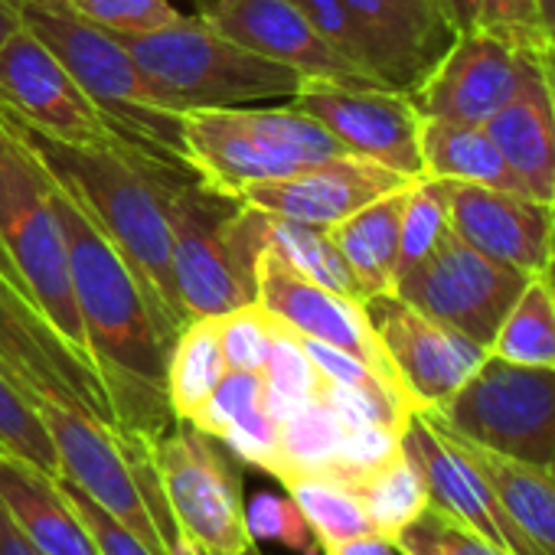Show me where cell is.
<instances>
[{"label": "cell", "instance_id": "f1b7e54d", "mask_svg": "<svg viewBox=\"0 0 555 555\" xmlns=\"http://www.w3.org/2000/svg\"><path fill=\"white\" fill-rule=\"evenodd\" d=\"M347 487H350V490L357 493V500L363 503V509H366L373 529H376L379 535H386L389 542H392L405 526H412V522L428 509V503H431L428 487H425V480H422L415 461L405 454V448H402L396 457H389L386 464L373 467L370 474L350 480Z\"/></svg>", "mask_w": 555, "mask_h": 555}, {"label": "cell", "instance_id": "484cf974", "mask_svg": "<svg viewBox=\"0 0 555 555\" xmlns=\"http://www.w3.org/2000/svg\"><path fill=\"white\" fill-rule=\"evenodd\" d=\"M422 167L425 177L435 180L522 193L519 180L506 167L500 147L483 125L422 118Z\"/></svg>", "mask_w": 555, "mask_h": 555}, {"label": "cell", "instance_id": "9a60e30c", "mask_svg": "<svg viewBox=\"0 0 555 555\" xmlns=\"http://www.w3.org/2000/svg\"><path fill=\"white\" fill-rule=\"evenodd\" d=\"M383 353L415 412L448 402L487 360V347L386 292L363 301Z\"/></svg>", "mask_w": 555, "mask_h": 555}, {"label": "cell", "instance_id": "ffe728a7", "mask_svg": "<svg viewBox=\"0 0 555 555\" xmlns=\"http://www.w3.org/2000/svg\"><path fill=\"white\" fill-rule=\"evenodd\" d=\"M448 225L467 245L516 271L542 274L552 264L555 209L526 193L448 183Z\"/></svg>", "mask_w": 555, "mask_h": 555}, {"label": "cell", "instance_id": "8fae6325", "mask_svg": "<svg viewBox=\"0 0 555 555\" xmlns=\"http://www.w3.org/2000/svg\"><path fill=\"white\" fill-rule=\"evenodd\" d=\"M526 282V271L487 258L448 225L418 261L399 271L392 295L490 353V344Z\"/></svg>", "mask_w": 555, "mask_h": 555}, {"label": "cell", "instance_id": "d590c367", "mask_svg": "<svg viewBox=\"0 0 555 555\" xmlns=\"http://www.w3.org/2000/svg\"><path fill=\"white\" fill-rule=\"evenodd\" d=\"M454 34L490 30L522 43H545L532 0H441Z\"/></svg>", "mask_w": 555, "mask_h": 555}, {"label": "cell", "instance_id": "8992f818", "mask_svg": "<svg viewBox=\"0 0 555 555\" xmlns=\"http://www.w3.org/2000/svg\"><path fill=\"white\" fill-rule=\"evenodd\" d=\"M115 37L151 79L160 102L177 115L292 99L301 86L295 69L225 40L196 14H180L173 24L151 34Z\"/></svg>", "mask_w": 555, "mask_h": 555}, {"label": "cell", "instance_id": "d4e9b609", "mask_svg": "<svg viewBox=\"0 0 555 555\" xmlns=\"http://www.w3.org/2000/svg\"><path fill=\"white\" fill-rule=\"evenodd\" d=\"M457 441L467 448V454L487 477L490 490L516 522V529L529 539V545L539 555H555V477L548 474V467L493 454L464 438Z\"/></svg>", "mask_w": 555, "mask_h": 555}, {"label": "cell", "instance_id": "83f0119b", "mask_svg": "<svg viewBox=\"0 0 555 555\" xmlns=\"http://www.w3.org/2000/svg\"><path fill=\"white\" fill-rule=\"evenodd\" d=\"M490 353L519 366L555 370V285L545 271L529 274L490 344Z\"/></svg>", "mask_w": 555, "mask_h": 555}, {"label": "cell", "instance_id": "836d02e7", "mask_svg": "<svg viewBox=\"0 0 555 555\" xmlns=\"http://www.w3.org/2000/svg\"><path fill=\"white\" fill-rule=\"evenodd\" d=\"M0 444L4 451L37 464L47 474H60V457L53 438L27 392H21L4 373H0Z\"/></svg>", "mask_w": 555, "mask_h": 555}, {"label": "cell", "instance_id": "2e32d148", "mask_svg": "<svg viewBox=\"0 0 555 555\" xmlns=\"http://www.w3.org/2000/svg\"><path fill=\"white\" fill-rule=\"evenodd\" d=\"M0 102L50 138L92 147H128L50 47L27 27L0 47Z\"/></svg>", "mask_w": 555, "mask_h": 555}, {"label": "cell", "instance_id": "d6a6232c", "mask_svg": "<svg viewBox=\"0 0 555 555\" xmlns=\"http://www.w3.org/2000/svg\"><path fill=\"white\" fill-rule=\"evenodd\" d=\"M261 383H264V409L278 422L292 418L301 405L318 399L321 389V373L311 363L308 350L301 347V337L278 321H274L268 360L261 366Z\"/></svg>", "mask_w": 555, "mask_h": 555}, {"label": "cell", "instance_id": "7c38bea8", "mask_svg": "<svg viewBox=\"0 0 555 555\" xmlns=\"http://www.w3.org/2000/svg\"><path fill=\"white\" fill-rule=\"evenodd\" d=\"M0 373L30 399H50L115 425L95 366L0 274Z\"/></svg>", "mask_w": 555, "mask_h": 555}, {"label": "cell", "instance_id": "1f68e13d", "mask_svg": "<svg viewBox=\"0 0 555 555\" xmlns=\"http://www.w3.org/2000/svg\"><path fill=\"white\" fill-rule=\"evenodd\" d=\"M344 428L347 425L327 402L311 399L301 405L282 422V474L278 480H288L295 474H331L340 457Z\"/></svg>", "mask_w": 555, "mask_h": 555}, {"label": "cell", "instance_id": "ba28073f", "mask_svg": "<svg viewBox=\"0 0 555 555\" xmlns=\"http://www.w3.org/2000/svg\"><path fill=\"white\" fill-rule=\"evenodd\" d=\"M311 24L376 86L412 95L454 43L441 0H298Z\"/></svg>", "mask_w": 555, "mask_h": 555}, {"label": "cell", "instance_id": "4dcf8cb0", "mask_svg": "<svg viewBox=\"0 0 555 555\" xmlns=\"http://www.w3.org/2000/svg\"><path fill=\"white\" fill-rule=\"evenodd\" d=\"M264 242L282 251L298 271L314 278V282H321V285H327V288H334V292H340L347 298L363 301L350 264L344 261L340 248L331 238V229L278 219V216L264 212Z\"/></svg>", "mask_w": 555, "mask_h": 555}, {"label": "cell", "instance_id": "f6af8a7d", "mask_svg": "<svg viewBox=\"0 0 555 555\" xmlns=\"http://www.w3.org/2000/svg\"><path fill=\"white\" fill-rule=\"evenodd\" d=\"M21 27H24V21H21V0H0V47H4Z\"/></svg>", "mask_w": 555, "mask_h": 555}, {"label": "cell", "instance_id": "f546056e", "mask_svg": "<svg viewBox=\"0 0 555 555\" xmlns=\"http://www.w3.org/2000/svg\"><path fill=\"white\" fill-rule=\"evenodd\" d=\"M282 483H285L288 496L298 503V509L305 513L308 526L314 529L318 545L376 532L366 509H363V503L357 500V493L347 483H340L337 477L295 474V477H288Z\"/></svg>", "mask_w": 555, "mask_h": 555}, {"label": "cell", "instance_id": "ee69618b", "mask_svg": "<svg viewBox=\"0 0 555 555\" xmlns=\"http://www.w3.org/2000/svg\"><path fill=\"white\" fill-rule=\"evenodd\" d=\"M0 555H43L11 519V513L0 503Z\"/></svg>", "mask_w": 555, "mask_h": 555}, {"label": "cell", "instance_id": "603a6c76", "mask_svg": "<svg viewBox=\"0 0 555 555\" xmlns=\"http://www.w3.org/2000/svg\"><path fill=\"white\" fill-rule=\"evenodd\" d=\"M0 503L43 555H99L56 477L11 451H0Z\"/></svg>", "mask_w": 555, "mask_h": 555}, {"label": "cell", "instance_id": "f35d334b", "mask_svg": "<svg viewBox=\"0 0 555 555\" xmlns=\"http://www.w3.org/2000/svg\"><path fill=\"white\" fill-rule=\"evenodd\" d=\"M245 522L255 542H282L288 548H298L305 555H318V535L308 526L305 513L292 496H274V493H258L245 506Z\"/></svg>", "mask_w": 555, "mask_h": 555}, {"label": "cell", "instance_id": "7402d4cb", "mask_svg": "<svg viewBox=\"0 0 555 555\" xmlns=\"http://www.w3.org/2000/svg\"><path fill=\"white\" fill-rule=\"evenodd\" d=\"M483 128L522 193L555 209V47L532 50L519 89Z\"/></svg>", "mask_w": 555, "mask_h": 555}, {"label": "cell", "instance_id": "60d3db41", "mask_svg": "<svg viewBox=\"0 0 555 555\" xmlns=\"http://www.w3.org/2000/svg\"><path fill=\"white\" fill-rule=\"evenodd\" d=\"M238 461L278 477L282 474V422L264 405L242 415L222 438H219Z\"/></svg>", "mask_w": 555, "mask_h": 555}, {"label": "cell", "instance_id": "52a82bcc", "mask_svg": "<svg viewBox=\"0 0 555 555\" xmlns=\"http://www.w3.org/2000/svg\"><path fill=\"white\" fill-rule=\"evenodd\" d=\"M183 144L193 170L216 190L298 177L350 154L321 121L295 108H199L183 112Z\"/></svg>", "mask_w": 555, "mask_h": 555}, {"label": "cell", "instance_id": "5b68a950", "mask_svg": "<svg viewBox=\"0 0 555 555\" xmlns=\"http://www.w3.org/2000/svg\"><path fill=\"white\" fill-rule=\"evenodd\" d=\"M50 180L47 164L0 112V274L89 360Z\"/></svg>", "mask_w": 555, "mask_h": 555}, {"label": "cell", "instance_id": "d6986e66", "mask_svg": "<svg viewBox=\"0 0 555 555\" xmlns=\"http://www.w3.org/2000/svg\"><path fill=\"white\" fill-rule=\"evenodd\" d=\"M402 448L415 461L428 487V496L438 509L474 529L503 555H539L529 545V539L516 529V522L490 490L487 477L467 454V448L428 412H412L402 431Z\"/></svg>", "mask_w": 555, "mask_h": 555}, {"label": "cell", "instance_id": "4316f807", "mask_svg": "<svg viewBox=\"0 0 555 555\" xmlns=\"http://www.w3.org/2000/svg\"><path fill=\"white\" fill-rule=\"evenodd\" d=\"M225 376L216 318H193L183 324L167 360V399L177 422H190Z\"/></svg>", "mask_w": 555, "mask_h": 555}, {"label": "cell", "instance_id": "44dd1931", "mask_svg": "<svg viewBox=\"0 0 555 555\" xmlns=\"http://www.w3.org/2000/svg\"><path fill=\"white\" fill-rule=\"evenodd\" d=\"M412 180L357 154H344L324 160L298 177L274 180V183H251L238 190V199L278 216L318 229H334L337 222L350 219L363 206L409 186Z\"/></svg>", "mask_w": 555, "mask_h": 555}, {"label": "cell", "instance_id": "ac0fdd59", "mask_svg": "<svg viewBox=\"0 0 555 555\" xmlns=\"http://www.w3.org/2000/svg\"><path fill=\"white\" fill-rule=\"evenodd\" d=\"M196 17L225 40L295 69L301 79L376 86L321 37L298 0H196ZM383 89V86H379Z\"/></svg>", "mask_w": 555, "mask_h": 555}, {"label": "cell", "instance_id": "ab89813d", "mask_svg": "<svg viewBox=\"0 0 555 555\" xmlns=\"http://www.w3.org/2000/svg\"><path fill=\"white\" fill-rule=\"evenodd\" d=\"M264 405V383L261 373H248V370H225L222 383L216 386V392L206 399V405L190 418L193 428H199L209 438H222L242 415H248L251 409Z\"/></svg>", "mask_w": 555, "mask_h": 555}, {"label": "cell", "instance_id": "277c9868", "mask_svg": "<svg viewBox=\"0 0 555 555\" xmlns=\"http://www.w3.org/2000/svg\"><path fill=\"white\" fill-rule=\"evenodd\" d=\"M173 288L186 321L255 305V261L264 248V212L199 173L164 170Z\"/></svg>", "mask_w": 555, "mask_h": 555}, {"label": "cell", "instance_id": "6da1fadb", "mask_svg": "<svg viewBox=\"0 0 555 555\" xmlns=\"http://www.w3.org/2000/svg\"><path fill=\"white\" fill-rule=\"evenodd\" d=\"M50 193L66 232L86 350L108 392L115 428L160 438L177 422L167 399V360L173 344L164 337L134 271L102 225L63 180L53 177Z\"/></svg>", "mask_w": 555, "mask_h": 555}, {"label": "cell", "instance_id": "e575fe53", "mask_svg": "<svg viewBox=\"0 0 555 555\" xmlns=\"http://www.w3.org/2000/svg\"><path fill=\"white\" fill-rule=\"evenodd\" d=\"M444 229H448V183L435 177L412 180L405 190V206H402L399 271L418 261L438 242Z\"/></svg>", "mask_w": 555, "mask_h": 555}, {"label": "cell", "instance_id": "7dc6e473", "mask_svg": "<svg viewBox=\"0 0 555 555\" xmlns=\"http://www.w3.org/2000/svg\"><path fill=\"white\" fill-rule=\"evenodd\" d=\"M545 274L552 278V285H555V248H552V264L545 268Z\"/></svg>", "mask_w": 555, "mask_h": 555}, {"label": "cell", "instance_id": "5bb4252c", "mask_svg": "<svg viewBox=\"0 0 555 555\" xmlns=\"http://www.w3.org/2000/svg\"><path fill=\"white\" fill-rule=\"evenodd\" d=\"M255 305L264 308L278 324L288 327L292 334L357 357L360 363H366L373 373H379L386 383H392L402 392V386H399V379H396V373L383 353V344L370 324L363 301L347 298V295L314 282V278L298 271L282 251L271 248L268 242L255 261Z\"/></svg>", "mask_w": 555, "mask_h": 555}, {"label": "cell", "instance_id": "b9f144b4", "mask_svg": "<svg viewBox=\"0 0 555 555\" xmlns=\"http://www.w3.org/2000/svg\"><path fill=\"white\" fill-rule=\"evenodd\" d=\"M73 4L108 34H151L180 17L170 0H73Z\"/></svg>", "mask_w": 555, "mask_h": 555}, {"label": "cell", "instance_id": "681fc988", "mask_svg": "<svg viewBox=\"0 0 555 555\" xmlns=\"http://www.w3.org/2000/svg\"><path fill=\"white\" fill-rule=\"evenodd\" d=\"M0 451H4V444H0Z\"/></svg>", "mask_w": 555, "mask_h": 555}, {"label": "cell", "instance_id": "8d00e7d4", "mask_svg": "<svg viewBox=\"0 0 555 555\" xmlns=\"http://www.w3.org/2000/svg\"><path fill=\"white\" fill-rule=\"evenodd\" d=\"M399 555H503L474 529L428 503V509L392 539Z\"/></svg>", "mask_w": 555, "mask_h": 555}, {"label": "cell", "instance_id": "c3c4849f", "mask_svg": "<svg viewBox=\"0 0 555 555\" xmlns=\"http://www.w3.org/2000/svg\"><path fill=\"white\" fill-rule=\"evenodd\" d=\"M548 474L555 477V457H552V464H548Z\"/></svg>", "mask_w": 555, "mask_h": 555}, {"label": "cell", "instance_id": "7a4b0ae2", "mask_svg": "<svg viewBox=\"0 0 555 555\" xmlns=\"http://www.w3.org/2000/svg\"><path fill=\"white\" fill-rule=\"evenodd\" d=\"M0 112L11 118L21 138L37 151L47 170L69 186V193L115 242V248L134 271L164 337L173 344L186 324L173 288L170 219L164 196V170L173 167H164L128 147H92L50 138L21 121L4 102H0Z\"/></svg>", "mask_w": 555, "mask_h": 555}, {"label": "cell", "instance_id": "30bf717a", "mask_svg": "<svg viewBox=\"0 0 555 555\" xmlns=\"http://www.w3.org/2000/svg\"><path fill=\"white\" fill-rule=\"evenodd\" d=\"M151 448L167 506L193 548L203 555H261L245 522L238 477L216 438L190 422H173Z\"/></svg>", "mask_w": 555, "mask_h": 555}, {"label": "cell", "instance_id": "74e56055", "mask_svg": "<svg viewBox=\"0 0 555 555\" xmlns=\"http://www.w3.org/2000/svg\"><path fill=\"white\" fill-rule=\"evenodd\" d=\"M216 324H219L225 370L261 373L268 350H271V337H274V318L258 305H245L229 314H219Z\"/></svg>", "mask_w": 555, "mask_h": 555}, {"label": "cell", "instance_id": "9c48e42d", "mask_svg": "<svg viewBox=\"0 0 555 555\" xmlns=\"http://www.w3.org/2000/svg\"><path fill=\"white\" fill-rule=\"evenodd\" d=\"M428 415L477 448L548 467L555 457V370L487 353L470 379Z\"/></svg>", "mask_w": 555, "mask_h": 555}, {"label": "cell", "instance_id": "cb8c5ba5", "mask_svg": "<svg viewBox=\"0 0 555 555\" xmlns=\"http://www.w3.org/2000/svg\"><path fill=\"white\" fill-rule=\"evenodd\" d=\"M405 190L409 186L363 206L360 212H353L350 219H344L331 229V238L340 248L344 261L350 264L363 301L386 295L396 285Z\"/></svg>", "mask_w": 555, "mask_h": 555}, {"label": "cell", "instance_id": "4fadbf2b", "mask_svg": "<svg viewBox=\"0 0 555 555\" xmlns=\"http://www.w3.org/2000/svg\"><path fill=\"white\" fill-rule=\"evenodd\" d=\"M288 102L321 121L350 154L376 160L409 180L425 177L422 112L412 95L379 86L301 79Z\"/></svg>", "mask_w": 555, "mask_h": 555}, {"label": "cell", "instance_id": "7bdbcfd3", "mask_svg": "<svg viewBox=\"0 0 555 555\" xmlns=\"http://www.w3.org/2000/svg\"><path fill=\"white\" fill-rule=\"evenodd\" d=\"M321 552L324 555H399L396 545L379 532L353 535V539H344V542H327V545H321Z\"/></svg>", "mask_w": 555, "mask_h": 555}, {"label": "cell", "instance_id": "3957f363", "mask_svg": "<svg viewBox=\"0 0 555 555\" xmlns=\"http://www.w3.org/2000/svg\"><path fill=\"white\" fill-rule=\"evenodd\" d=\"M21 21L66 66L118 138L173 170H193L183 144V115L170 112L125 43L82 17L73 0H21Z\"/></svg>", "mask_w": 555, "mask_h": 555}, {"label": "cell", "instance_id": "bcb514c9", "mask_svg": "<svg viewBox=\"0 0 555 555\" xmlns=\"http://www.w3.org/2000/svg\"><path fill=\"white\" fill-rule=\"evenodd\" d=\"M532 8H535V21H539L545 43L555 47V0H532Z\"/></svg>", "mask_w": 555, "mask_h": 555}, {"label": "cell", "instance_id": "e0dca14e", "mask_svg": "<svg viewBox=\"0 0 555 555\" xmlns=\"http://www.w3.org/2000/svg\"><path fill=\"white\" fill-rule=\"evenodd\" d=\"M539 47L545 43H522L490 30L457 34L438 66L412 92V102L422 118L487 125L513 99Z\"/></svg>", "mask_w": 555, "mask_h": 555}]
</instances>
